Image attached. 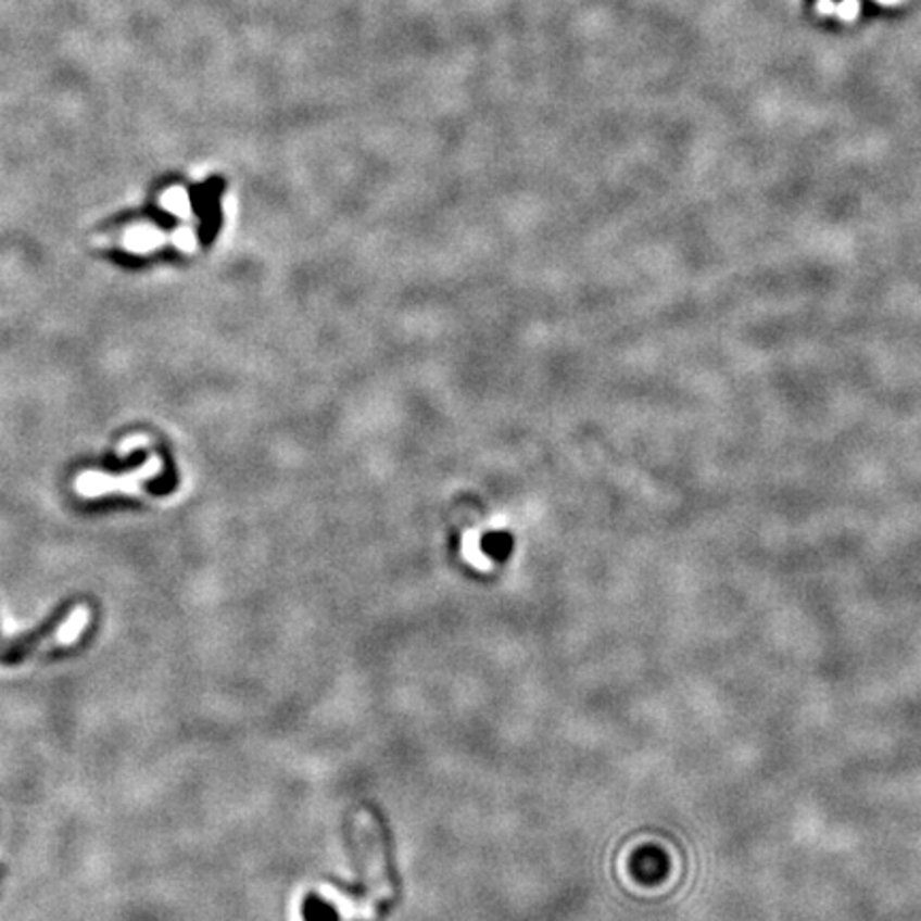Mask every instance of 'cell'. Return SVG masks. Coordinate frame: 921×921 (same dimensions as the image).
Wrapping results in <instances>:
<instances>
[{
	"instance_id": "cell-1",
	"label": "cell",
	"mask_w": 921,
	"mask_h": 921,
	"mask_svg": "<svg viewBox=\"0 0 921 921\" xmlns=\"http://www.w3.org/2000/svg\"><path fill=\"white\" fill-rule=\"evenodd\" d=\"M75 606L77 604H64V606H60L54 615H50L39 628H35V630H30L28 633H24V635H20V638H15V640H11L2 651H0V661L4 664V666H13V664H20V661H24L28 655H33L35 651H37V646L43 642V640H48V638H52L54 633H56L58 628L62 626V623H66L68 621V617L73 615V610H75Z\"/></svg>"
},
{
	"instance_id": "cell-2",
	"label": "cell",
	"mask_w": 921,
	"mask_h": 921,
	"mask_svg": "<svg viewBox=\"0 0 921 921\" xmlns=\"http://www.w3.org/2000/svg\"><path fill=\"white\" fill-rule=\"evenodd\" d=\"M361 838L365 841L363 849L367 851V860L371 862V876H374V887H371V896L374 900H382V898H391L393 896V887L387 879V868H384V851H382V843H380V834L378 828H374L369 823V834H361Z\"/></svg>"
},
{
	"instance_id": "cell-3",
	"label": "cell",
	"mask_w": 921,
	"mask_h": 921,
	"mask_svg": "<svg viewBox=\"0 0 921 921\" xmlns=\"http://www.w3.org/2000/svg\"><path fill=\"white\" fill-rule=\"evenodd\" d=\"M836 13L845 22H854L860 13V0H843L836 4Z\"/></svg>"
},
{
	"instance_id": "cell-4",
	"label": "cell",
	"mask_w": 921,
	"mask_h": 921,
	"mask_svg": "<svg viewBox=\"0 0 921 921\" xmlns=\"http://www.w3.org/2000/svg\"><path fill=\"white\" fill-rule=\"evenodd\" d=\"M817 11L823 15H832L836 13V2L834 0H817Z\"/></svg>"
},
{
	"instance_id": "cell-5",
	"label": "cell",
	"mask_w": 921,
	"mask_h": 921,
	"mask_svg": "<svg viewBox=\"0 0 921 921\" xmlns=\"http://www.w3.org/2000/svg\"><path fill=\"white\" fill-rule=\"evenodd\" d=\"M879 4H898L900 0H876Z\"/></svg>"
}]
</instances>
